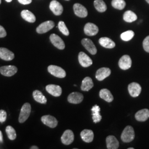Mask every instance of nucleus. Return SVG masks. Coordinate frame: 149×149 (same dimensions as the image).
Returning a JSON list of instances; mask_svg holds the SVG:
<instances>
[{
  "mask_svg": "<svg viewBox=\"0 0 149 149\" xmlns=\"http://www.w3.org/2000/svg\"><path fill=\"white\" fill-rule=\"evenodd\" d=\"M135 138V133L132 126L128 125L124 128L121 135V139L124 143H130Z\"/></svg>",
  "mask_w": 149,
  "mask_h": 149,
  "instance_id": "f257e3e1",
  "label": "nucleus"
},
{
  "mask_svg": "<svg viewBox=\"0 0 149 149\" xmlns=\"http://www.w3.org/2000/svg\"><path fill=\"white\" fill-rule=\"evenodd\" d=\"M31 112V106L29 103H24L22 107L20 114L19 116V122L21 123L25 122L29 117Z\"/></svg>",
  "mask_w": 149,
  "mask_h": 149,
  "instance_id": "f03ea898",
  "label": "nucleus"
},
{
  "mask_svg": "<svg viewBox=\"0 0 149 149\" xmlns=\"http://www.w3.org/2000/svg\"><path fill=\"white\" fill-rule=\"evenodd\" d=\"M48 70L50 74L58 78H64L66 75L65 71L58 66L50 65L48 66Z\"/></svg>",
  "mask_w": 149,
  "mask_h": 149,
  "instance_id": "7ed1b4c3",
  "label": "nucleus"
},
{
  "mask_svg": "<svg viewBox=\"0 0 149 149\" xmlns=\"http://www.w3.org/2000/svg\"><path fill=\"white\" fill-rule=\"evenodd\" d=\"M55 26V23L52 21H48L44 22L40 24L36 29V31L39 34L45 33L52 29H53Z\"/></svg>",
  "mask_w": 149,
  "mask_h": 149,
  "instance_id": "20e7f679",
  "label": "nucleus"
},
{
  "mask_svg": "<svg viewBox=\"0 0 149 149\" xmlns=\"http://www.w3.org/2000/svg\"><path fill=\"white\" fill-rule=\"evenodd\" d=\"M18 71L17 68L15 66L8 65L4 66L0 68L1 74L7 77H11L13 75L16 74Z\"/></svg>",
  "mask_w": 149,
  "mask_h": 149,
  "instance_id": "39448f33",
  "label": "nucleus"
},
{
  "mask_svg": "<svg viewBox=\"0 0 149 149\" xmlns=\"http://www.w3.org/2000/svg\"><path fill=\"white\" fill-rule=\"evenodd\" d=\"M81 43L86 49L92 55H95L97 53V48L92 41L88 38H84L82 40Z\"/></svg>",
  "mask_w": 149,
  "mask_h": 149,
  "instance_id": "423d86ee",
  "label": "nucleus"
},
{
  "mask_svg": "<svg viewBox=\"0 0 149 149\" xmlns=\"http://www.w3.org/2000/svg\"><path fill=\"white\" fill-rule=\"evenodd\" d=\"M132 59L128 55H123L119 61V66L121 69L126 70L129 69L132 66Z\"/></svg>",
  "mask_w": 149,
  "mask_h": 149,
  "instance_id": "0eeeda50",
  "label": "nucleus"
},
{
  "mask_svg": "<svg viewBox=\"0 0 149 149\" xmlns=\"http://www.w3.org/2000/svg\"><path fill=\"white\" fill-rule=\"evenodd\" d=\"M49 7L50 10L56 16H60L63 13V7L60 2L56 0H53L51 1Z\"/></svg>",
  "mask_w": 149,
  "mask_h": 149,
  "instance_id": "6e6552de",
  "label": "nucleus"
},
{
  "mask_svg": "<svg viewBox=\"0 0 149 149\" xmlns=\"http://www.w3.org/2000/svg\"><path fill=\"white\" fill-rule=\"evenodd\" d=\"M128 91L132 97H137L141 92V87L138 83L132 82L128 85Z\"/></svg>",
  "mask_w": 149,
  "mask_h": 149,
  "instance_id": "1a4fd4ad",
  "label": "nucleus"
},
{
  "mask_svg": "<svg viewBox=\"0 0 149 149\" xmlns=\"http://www.w3.org/2000/svg\"><path fill=\"white\" fill-rule=\"evenodd\" d=\"M41 120L44 124L52 128H55L58 123L57 119L55 118L50 115L44 116L41 118Z\"/></svg>",
  "mask_w": 149,
  "mask_h": 149,
  "instance_id": "9d476101",
  "label": "nucleus"
},
{
  "mask_svg": "<svg viewBox=\"0 0 149 149\" xmlns=\"http://www.w3.org/2000/svg\"><path fill=\"white\" fill-rule=\"evenodd\" d=\"M50 40L54 45L60 50H63L65 47V45L63 39L55 34H52L50 35Z\"/></svg>",
  "mask_w": 149,
  "mask_h": 149,
  "instance_id": "9b49d317",
  "label": "nucleus"
},
{
  "mask_svg": "<svg viewBox=\"0 0 149 149\" xmlns=\"http://www.w3.org/2000/svg\"><path fill=\"white\" fill-rule=\"evenodd\" d=\"M74 14L81 18H85L88 15V11L83 5L80 3H75L73 6Z\"/></svg>",
  "mask_w": 149,
  "mask_h": 149,
  "instance_id": "f8f14e48",
  "label": "nucleus"
},
{
  "mask_svg": "<svg viewBox=\"0 0 149 149\" xmlns=\"http://www.w3.org/2000/svg\"><path fill=\"white\" fill-rule=\"evenodd\" d=\"M78 58L80 65L84 68H88L93 63L90 58L84 52H80Z\"/></svg>",
  "mask_w": 149,
  "mask_h": 149,
  "instance_id": "ddd939ff",
  "label": "nucleus"
},
{
  "mask_svg": "<svg viewBox=\"0 0 149 149\" xmlns=\"http://www.w3.org/2000/svg\"><path fill=\"white\" fill-rule=\"evenodd\" d=\"M99 29L96 24L92 23H87L84 27V32L87 36H94L98 33Z\"/></svg>",
  "mask_w": 149,
  "mask_h": 149,
  "instance_id": "4468645a",
  "label": "nucleus"
},
{
  "mask_svg": "<svg viewBox=\"0 0 149 149\" xmlns=\"http://www.w3.org/2000/svg\"><path fill=\"white\" fill-rule=\"evenodd\" d=\"M61 140L62 143L66 145L71 144L74 140V134L71 130H66L64 132Z\"/></svg>",
  "mask_w": 149,
  "mask_h": 149,
  "instance_id": "2eb2a0df",
  "label": "nucleus"
},
{
  "mask_svg": "<svg viewBox=\"0 0 149 149\" xmlns=\"http://www.w3.org/2000/svg\"><path fill=\"white\" fill-rule=\"evenodd\" d=\"M45 89L48 93L54 97H59L62 93V88L60 86L56 85H48Z\"/></svg>",
  "mask_w": 149,
  "mask_h": 149,
  "instance_id": "dca6fc26",
  "label": "nucleus"
},
{
  "mask_svg": "<svg viewBox=\"0 0 149 149\" xmlns=\"http://www.w3.org/2000/svg\"><path fill=\"white\" fill-rule=\"evenodd\" d=\"M111 74V70L107 68H102L96 72V78L98 81H103Z\"/></svg>",
  "mask_w": 149,
  "mask_h": 149,
  "instance_id": "f3484780",
  "label": "nucleus"
},
{
  "mask_svg": "<svg viewBox=\"0 0 149 149\" xmlns=\"http://www.w3.org/2000/svg\"><path fill=\"white\" fill-rule=\"evenodd\" d=\"M84 100V96L82 93L79 92H72L70 93L68 97V101L72 104H79Z\"/></svg>",
  "mask_w": 149,
  "mask_h": 149,
  "instance_id": "a211bd4d",
  "label": "nucleus"
},
{
  "mask_svg": "<svg viewBox=\"0 0 149 149\" xmlns=\"http://www.w3.org/2000/svg\"><path fill=\"white\" fill-rule=\"evenodd\" d=\"M15 55L10 50L5 48H0V58L5 61H11L14 59Z\"/></svg>",
  "mask_w": 149,
  "mask_h": 149,
  "instance_id": "6ab92c4d",
  "label": "nucleus"
},
{
  "mask_svg": "<svg viewBox=\"0 0 149 149\" xmlns=\"http://www.w3.org/2000/svg\"><path fill=\"white\" fill-rule=\"evenodd\" d=\"M81 137L85 143H91L94 138V134L92 130L89 129H84L80 133Z\"/></svg>",
  "mask_w": 149,
  "mask_h": 149,
  "instance_id": "aec40b11",
  "label": "nucleus"
},
{
  "mask_svg": "<svg viewBox=\"0 0 149 149\" xmlns=\"http://www.w3.org/2000/svg\"><path fill=\"white\" fill-rule=\"evenodd\" d=\"M106 143L107 148L108 149H117L119 146L117 139L113 135H109L107 137Z\"/></svg>",
  "mask_w": 149,
  "mask_h": 149,
  "instance_id": "412c9836",
  "label": "nucleus"
},
{
  "mask_svg": "<svg viewBox=\"0 0 149 149\" xmlns=\"http://www.w3.org/2000/svg\"><path fill=\"white\" fill-rule=\"evenodd\" d=\"M135 119L139 122H145L149 118V110L148 109H143L139 111L135 114Z\"/></svg>",
  "mask_w": 149,
  "mask_h": 149,
  "instance_id": "4be33fe9",
  "label": "nucleus"
},
{
  "mask_svg": "<svg viewBox=\"0 0 149 149\" xmlns=\"http://www.w3.org/2000/svg\"><path fill=\"white\" fill-rule=\"evenodd\" d=\"M92 119L95 123H99L102 119L101 115L100 114L101 108L98 105H95L91 109Z\"/></svg>",
  "mask_w": 149,
  "mask_h": 149,
  "instance_id": "5701e85b",
  "label": "nucleus"
},
{
  "mask_svg": "<svg viewBox=\"0 0 149 149\" xmlns=\"http://www.w3.org/2000/svg\"><path fill=\"white\" fill-rule=\"evenodd\" d=\"M99 43L103 47L107 49H112L116 47V43L108 37L101 38L99 39Z\"/></svg>",
  "mask_w": 149,
  "mask_h": 149,
  "instance_id": "b1692460",
  "label": "nucleus"
},
{
  "mask_svg": "<svg viewBox=\"0 0 149 149\" xmlns=\"http://www.w3.org/2000/svg\"><path fill=\"white\" fill-rule=\"evenodd\" d=\"M93 82L91 78L89 77H86L82 80V84L81 86V90L84 91H88L93 87Z\"/></svg>",
  "mask_w": 149,
  "mask_h": 149,
  "instance_id": "393cba45",
  "label": "nucleus"
},
{
  "mask_svg": "<svg viewBox=\"0 0 149 149\" xmlns=\"http://www.w3.org/2000/svg\"><path fill=\"white\" fill-rule=\"evenodd\" d=\"M100 97L107 102H111L113 101L114 98L111 92L106 88L102 89L100 91Z\"/></svg>",
  "mask_w": 149,
  "mask_h": 149,
  "instance_id": "a878e982",
  "label": "nucleus"
},
{
  "mask_svg": "<svg viewBox=\"0 0 149 149\" xmlns=\"http://www.w3.org/2000/svg\"><path fill=\"white\" fill-rule=\"evenodd\" d=\"M22 17L26 21L29 23H34L36 21V18L34 15L28 10H23L21 12Z\"/></svg>",
  "mask_w": 149,
  "mask_h": 149,
  "instance_id": "bb28decb",
  "label": "nucleus"
},
{
  "mask_svg": "<svg viewBox=\"0 0 149 149\" xmlns=\"http://www.w3.org/2000/svg\"><path fill=\"white\" fill-rule=\"evenodd\" d=\"M33 96L34 100L41 104H46L47 100L43 93L39 90H35L33 92Z\"/></svg>",
  "mask_w": 149,
  "mask_h": 149,
  "instance_id": "cd10ccee",
  "label": "nucleus"
},
{
  "mask_svg": "<svg viewBox=\"0 0 149 149\" xmlns=\"http://www.w3.org/2000/svg\"><path fill=\"white\" fill-rule=\"evenodd\" d=\"M138 18L136 15L132 11H127L123 15V19L128 23L135 21Z\"/></svg>",
  "mask_w": 149,
  "mask_h": 149,
  "instance_id": "c85d7f7f",
  "label": "nucleus"
},
{
  "mask_svg": "<svg viewBox=\"0 0 149 149\" xmlns=\"http://www.w3.org/2000/svg\"><path fill=\"white\" fill-rule=\"evenodd\" d=\"M94 6L97 11L99 12H104L107 9L106 4L103 0H95L94 1Z\"/></svg>",
  "mask_w": 149,
  "mask_h": 149,
  "instance_id": "c756f323",
  "label": "nucleus"
},
{
  "mask_svg": "<svg viewBox=\"0 0 149 149\" xmlns=\"http://www.w3.org/2000/svg\"><path fill=\"white\" fill-rule=\"evenodd\" d=\"M112 6L116 9L122 10L125 8L126 3L124 0H112Z\"/></svg>",
  "mask_w": 149,
  "mask_h": 149,
  "instance_id": "7c9ffc66",
  "label": "nucleus"
},
{
  "mask_svg": "<svg viewBox=\"0 0 149 149\" xmlns=\"http://www.w3.org/2000/svg\"><path fill=\"white\" fill-rule=\"evenodd\" d=\"M134 36V32L133 31H128L123 32L120 35V38L123 41L128 42Z\"/></svg>",
  "mask_w": 149,
  "mask_h": 149,
  "instance_id": "2f4dec72",
  "label": "nucleus"
},
{
  "mask_svg": "<svg viewBox=\"0 0 149 149\" xmlns=\"http://www.w3.org/2000/svg\"><path fill=\"white\" fill-rule=\"evenodd\" d=\"M6 132L8 138L11 140H13L16 138V132L15 129L10 125L7 126L6 128Z\"/></svg>",
  "mask_w": 149,
  "mask_h": 149,
  "instance_id": "473e14b6",
  "label": "nucleus"
},
{
  "mask_svg": "<svg viewBox=\"0 0 149 149\" xmlns=\"http://www.w3.org/2000/svg\"><path fill=\"white\" fill-rule=\"evenodd\" d=\"M58 28L60 31L64 35L68 36L69 35V31L66 26L65 23L63 21H60L58 23Z\"/></svg>",
  "mask_w": 149,
  "mask_h": 149,
  "instance_id": "72a5a7b5",
  "label": "nucleus"
},
{
  "mask_svg": "<svg viewBox=\"0 0 149 149\" xmlns=\"http://www.w3.org/2000/svg\"><path fill=\"white\" fill-rule=\"evenodd\" d=\"M143 45L145 51L149 53V36L145 38L143 43Z\"/></svg>",
  "mask_w": 149,
  "mask_h": 149,
  "instance_id": "f704fd0d",
  "label": "nucleus"
},
{
  "mask_svg": "<svg viewBox=\"0 0 149 149\" xmlns=\"http://www.w3.org/2000/svg\"><path fill=\"white\" fill-rule=\"evenodd\" d=\"M7 118V113L4 110H0V123L5 122Z\"/></svg>",
  "mask_w": 149,
  "mask_h": 149,
  "instance_id": "c9c22d12",
  "label": "nucleus"
},
{
  "mask_svg": "<svg viewBox=\"0 0 149 149\" xmlns=\"http://www.w3.org/2000/svg\"><path fill=\"white\" fill-rule=\"evenodd\" d=\"M7 35V33L5 28L2 26H0V38L5 37Z\"/></svg>",
  "mask_w": 149,
  "mask_h": 149,
  "instance_id": "e433bc0d",
  "label": "nucleus"
},
{
  "mask_svg": "<svg viewBox=\"0 0 149 149\" xmlns=\"http://www.w3.org/2000/svg\"><path fill=\"white\" fill-rule=\"evenodd\" d=\"M18 2L22 5H28L32 2V0H18Z\"/></svg>",
  "mask_w": 149,
  "mask_h": 149,
  "instance_id": "4c0bfd02",
  "label": "nucleus"
},
{
  "mask_svg": "<svg viewBox=\"0 0 149 149\" xmlns=\"http://www.w3.org/2000/svg\"><path fill=\"white\" fill-rule=\"evenodd\" d=\"M3 142V136H2V133L1 131H0V143Z\"/></svg>",
  "mask_w": 149,
  "mask_h": 149,
  "instance_id": "58836bf2",
  "label": "nucleus"
},
{
  "mask_svg": "<svg viewBox=\"0 0 149 149\" xmlns=\"http://www.w3.org/2000/svg\"><path fill=\"white\" fill-rule=\"evenodd\" d=\"M31 149H38L39 148H38L37 146H32L31 148Z\"/></svg>",
  "mask_w": 149,
  "mask_h": 149,
  "instance_id": "ea45409f",
  "label": "nucleus"
},
{
  "mask_svg": "<svg viewBox=\"0 0 149 149\" xmlns=\"http://www.w3.org/2000/svg\"><path fill=\"white\" fill-rule=\"evenodd\" d=\"M12 1V0H6V1L7 2H11Z\"/></svg>",
  "mask_w": 149,
  "mask_h": 149,
  "instance_id": "a19ab883",
  "label": "nucleus"
},
{
  "mask_svg": "<svg viewBox=\"0 0 149 149\" xmlns=\"http://www.w3.org/2000/svg\"><path fill=\"white\" fill-rule=\"evenodd\" d=\"M145 1H146V2H148V3L149 4V0H145Z\"/></svg>",
  "mask_w": 149,
  "mask_h": 149,
  "instance_id": "79ce46f5",
  "label": "nucleus"
},
{
  "mask_svg": "<svg viewBox=\"0 0 149 149\" xmlns=\"http://www.w3.org/2000/svg\"><path fill=\"white\" fill-rule=\"evenodd\" d=\"M128 149H134V148H129Z\"/></svg>",
  "mask_w": 149,
  "mask_h": 149,
  "instance_id": "37998d69",
  "label": "nucleus"
},
{
  "mask_svg": "<svg viewBox=\"0 0 149 149\" xmlns=\"http://www.w3.org/2000/svg\"><path fill=\"white\" fill-rule=\"evenodd\" d=\"M1 3V0H0V4Z\"/></svg>",
  "mask_w": 149,
  "mask_h": 149,
  "instance_id": "c03bdc74",
  "label": "nucleus"
},
{
  "mask_svg": "<svg viewBox=\"0 0 149 149\" xmlns=\"http://www.w3.org/2000/svg\"><path fill=\"white\" fill-rule=\"evenodd\" d=\"M66 1H69V0H66Z\"/></svg>",
  "mask_w": 149,
  "mask_h": 149,
  "instance_id": "a18cd8bd",
  "label": "nucleus"
}]
</instances>
